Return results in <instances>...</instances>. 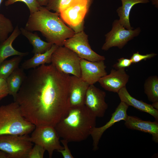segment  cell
<instances>
[{"instance_id": "cell-8", "label": "cell", "mask_w": 158, "mask_h": 158, "mask_svg": "<svg viewBox=\"0 0 158 158\" xmlns=\"http://www.w3.org/2000/svg\"><path fill=\"white\" fill-rule=\"evenodd\" d=\"M30 139L35 144L43 147L47 152L49 157H52L55 150L63 149L60 144V137L54 127L44 126H35Z\"/></svg>"}, {"instance_id": "cell-4", "label": "cell", "mask_w": 158, "mask_h": 158, "mask_svg": "<svg viewBox=\"0 0 158 158\" xmlns=\"http://www.w3.org/2000/svg\"><path fill=\"white\" fill-rule=\"evenodd\" d=\"M35 127L24 117L16 102L0 106V135H28Z\"/></svg>"}, {"instance_id": "cell-23", "label": "cell", "mask_w": 158, "mask_h": 158, "mask_svg": "<svg viewBox=\"0 0 158 158\" xmlns=\"http://www.w3.org/2000/svg\"><path fill=\"white\" fill-rule=\"evenodd\" d=\"M144 91L148 99L152 103L158 102V77L156 75L149 77L145 80Z\"/></svg>"}, {"instance_id": "cell-12", "label": "cell", "mask_w": 158, "mask_h": 158, "mask_svg": "<svg viewBox=\"0 0 158 158\" xmlns=\"http://www.w3.org/2000/svg\"><path fill=\"white\" fill-rule=\"evenodd\" d=\"M80 78L90 85L94 84L107 74L104 61H91L81 59Z\"/></svg>"}, {"instance_id": "cell-22", "label": "cell", "mask_w": 158, "mask_h": 158, "mask_svg": "<svg viewBox=\"0 0 158 158\" xmlns=\"http://www.w3.org/2000/svg\"><path fill=\"white\" fill-rule=\"evenodd\" d=\"M21 34L27 38L33 47L34 54L42 53L50 48L53 44L42 40L36 33H33L25 28H20Z\"/></svg>"}, {"instance_id": "cell-6", "label": "cell", "mask_w": 158, "mask_h": 158, "mask_svg": "<svg viewBox=\"0 0 158 158\" xmlns=\"http://www.w3.org/2000/svg\"><path fill=\"white\" fill-rule=\"evenodd\" d=\"M81 59L73 51L63 46H58L53 52L51 64L59 71L80 78Z\"/></svg>"}, {"instance_id": "cell-27", "label": "cell", "mask_w": 158, "mask_h": 158, "mask_svg": "<svg viewBox=\"0 0 158 158\" xmlns=\"http://www.w3.org/2000/svg\"><path fill=\"white\" fill-rule=\"evenodd\" d=\"M17 2H22L25 4L29 9L30 13L37 11L41 7L36 0H7L5 5L7 6Z\"/></svg>"}, {"instance_id": "cell-31", "label": "cell", "mask_w": 158, "mask_h": 158, "mask_svg": "<svg viewBox=\"0 0 158 158\" xmlns=\"http://www.w3.org/2000/svg\"><path fill=\"white\" fill-rule=\"evenodd\" d=\"M118 62L113 66V67L115 69L125 68L130 66L132 64L130 59L121 58L118 59Z\"/></svg>"}, {"instance_id": "cell-5", "label": "cell", "mask_w": 158, "mask_h": 158, "mask_svg": "<svg viewBox=\"0 0 158 158\" xmlns=\"http://www.w3.org/2000/svg\"><path fill=\"white\" fill-rule=\"evenodd\" d=\"M93 0H71L59 14L64 22L75 33L83 31L84 19Z\"/></svg>"}, {"instance_id": "cell-7", "label": "cell", "mask_w": 158, "mask_h": 158, "mask_svg": "<svg viewBox=\"0 0 158 158\" xmlns=\"http://www.w3.org/2000/svg\"><path fill=\"white\" fill-rule=\"evenodd\" d=\"M32 147L28 135H0V150L7 153L9 158H27Z\"/></svg>"}, {"instance_id": "cell-14", "label": "cell", "mask_w": 158, "mask_h": 158, "mask_svg": "<svg viewBox=\"0 0 158 158\" xmlns=\"http://www.w3.org/2000/svg\"><path fill=\"white\" fill-rule=\"evenodd\" d=\"M129 78V76L125 68L112 69L109 74L101 78L98 82L106 90L117 93L121 88L126 86Z\"/></svg>"}, {"instance_id": "cell-26", "label": "cell", "mask_w": 158, "mask_h": 158, "mask_svg": "<svg viewBox=\"0 0 158 158\" xmlns=\"http://www.w3.org/2000/svg\"><path fill=\"white\" fill-rule=\"evenodd\" d=\"M71 0H49L45 7L59 14L70 3Z\"/></svg>"}, {"instance_id": "cell-10", "label": "cell", "mask_w": 158, "mask_h": 158, "mask_svg": "<svg viewBox=\"0 0 158 158\" xmlns=\"http://www.w3.org/2000/svg\"><path fill=\"white\" fill-rule=\"evenodd\" d=\"M141 30L139 27L133 30L126 29L119 23L115 20L111 30L105 35V40L102 49L107 51L113 47L122 49L129 41L138 35Z\"/></svg>"}, {"instance_id": "cell-36", "label": "cell", "mask_w": 158, "mask_h": 158, "mask_svg": "<svg viewBox=\"0 0 158 158\" xmlns=\"http://www.w3.org/2000/svg\"><path fill=\"white\" fill-rule=\"evenodd\" d=\"M4 0H0V6Z\"/></svg>"}, {"instance_id": "cell-17", "label": "cell", "mask_w": 158, "mask_h": 158, "mask_svg": "<svg viewBox=\"0 0 158 158\" xmlns=\"http://www.w3.org/2000/svg\"><path fill=\"white\" fill-rule=\"evenodd\" d=\"M117 93L121 102L139 111L150 114L154 118L155 121H158V110L154 108L151 104L133 97L128 92L126 86L121 88Z\"/></svg>"}, {"instance_id": "cell-34", "label": "cell", "mask_w": 158, "mask_h": 158, "mask_svg": "<svg viewBox=\"0 0 158 158\" xmlns=\"http://www.w3.org/2000/svg\"><path fill=\"white\" fill-rule=\"evenodd\" d=\"M0 158H9V157L7 153L0 150Z\"/></svg>"}, {"instance_id": "cell-35", "label": "cell", "mask_w": 158, "mask_h": 158, "mask_svg": "<svg viewBox=\"0 0 158 158\" xmlns=\"http://www.w3.org/2000/svg\"><path fill=\"white\" fill-rule=\"evenodd\" d=\"M151 105L154 108L158 110V102L153 103Z\"/></svg>"}, {"instance_id": "cell-11", "label": "cell", "mask_w": 158, "mask_h": 158, "mask_svg": "<svg viewBox=\"0 0 158 158\" xmlns=\"http://www.w3.org/2000/svg\"><path fill=\"white\" fill-rule=\"evenodd\" d=\"M106 93L95 86L90 85L87 90L84 105L96 118L103 117L108 108L105 102Z\"/></svg>"}, {"instance_id": "cell-9", "label": "cell", "mask_w": 158, "mask_h": 158, "mask_svg": "<svg viewBox=\"0 0 158 158\" xmlns=\"http://www.w3.org/2000/svg\"><path fill=\"white\" fill-rule=\"evenodd\" d=\"M63 46L75 52L81 59L91 61H104L105 58L92 50L89 44L88 36L82 31L74 34L64 42Z\"/></svg>"}, {"instance_id": "cell-20", "label": "cell", "mask_w": 158, "mask_h": 158, "mask_svg": "<svg viewBox=\"0 0 158 158\" xmlns=\"http://www.w3.org/2000/svg\"><path fill=\"white\" fill-rule=\"evenodd\" d=\"M58 46L53 44L50 48L45 52L35 54L33 57L22 63L21 68L24 70H27L34 68L46 63H51L52 55Z\"/></svg>"}, {"instance_id": "cell-21", "label": "cell", "mask_w": 158, "mask_h": 158, "mask_svg": "<svg viewBox=\"0 0 158 158\" xmlns=\"http://www.w3.org/2000/svg\"><path fill=\"white\" fill-rule=\"evenodd\" d=\"M24 70L21 67H18L6 80L9 95H12L14 99L26 77Z\"/></svg>"}, {"instance_id": "cell-25", "label": "cell", "mask_w": 158, "mask_h": 158, "mask_svg": "<svg viewBox=\"0 0 158 158\" xmlns=\"http://www.w3.org/2000/svg\"><path fill=\"white\" fill-rule=\"evenodd\" d=\"M14 29L11 20L0 13V44L8 38L9 34L12 33Z\"/></svg>"}, {"instance_id": "cell-24", "label": "cell", "mask_w": 158, "mask_h": 158, "mask_svg": "<svg viewBox=\"0 0 158 158\" xmlns=\"http://www.w3.org/2000/svg\"><path fill=\"white\" fill-rule=\"evenodd\" d=\"M23 56H16L8 60H5L0 64V78L6 80L10 75L17 68Z\"/></svg>"}, {"instance_id": "cell-1", "label": "cell", "mask_w": 158, "mask_h": 158, "mask_svg": "<svg viewBox=\"0 0 158 158\" xmlns=\"http://www.w3.org/2000/svg\"><path fill=\"white\" fill-rule=\"evenodd\" d=\"M70 78L51 64L29 71L14 99L26 119L35 126L54 127L70 108Z\"/></svg>"}, {"instance_id": "cell-28", "label": "cell", "mask_w": 158, "mask_h": 158, "mask_svg": "<svg viewBox=\"0 0 158 158\" xmlns=\"http://www.w3.org/2000/svg\"><path fill=\"white\" fill-rule=\"evenodd\" d=\"M45 151L41 146L35 144L29 152L27 158H43Z\"/></svg>"}, {"instance_id": "cell-3", "label": "cell", "mask_w": 158, "mask_h": 158, "mask_svg": "<svg viewBox=\"0 0 158 158\" xmlns=\"http://www.w3.org/2000/svg\"><path fill=\"white\" fill-rule=\"evenodd\" d=\"M96 117L84 105L70 107L66 115L54 128L60 138L69 142H79L90 135L96 126Z\"/></svg>"}, {"instance_id": "cell-15", "label": "cell", "mask_w": 158, "mask_h": 158, "mask_svg": "<svg viewBox=\"0 0 158 158\" xmlns=\"http://www.w3.org/2000/svg\"><path fill=\"white\" fill-rule=\"evenodd\" d=\"M90 85L80 78L70 76L69 85V101L70 107L84 105L85 94Z\"/></svg>"}, {"instance_id": "cell-19", "label": "cell", "mask_w": 158, "mask_h": 158, "mask_svg": "<svg viewBox=\"0 0 158 158\" xmlns=\"http://www.w3.org/2000/svg\"><path fill=\"white\" fill-rule=\"evenodd\" d=\"M122 6L119 7L116 12L119 17L120 23L124 28L128 30H132L133 28L130 25L129 21V15L132 7L135 5L139 4H146L149 2V0H121Z\"/></svg>"}, {"instance_id": "cell-16", "label": "cell", "mask_w": 158, "mask_h": 158, "mask_svg": "<svg viewBox=\"0 0 158 158\" xmlns=\"http://www.w3.org/2000/svg\"><path fill=\"white\" fill-rule=\"evenodd\" d=\"M124 121L127 128L148 133L152 135L153 141L158 142V121H144L137 117L128 115Z\"/></svg>"}, {"instance_id": "cell-30", "label": "cell", "mask_w": 158, "mask_h": 158, "mask_svg": "<svg viewBox=\"0 0 158 158\" xmlns=\"http://www.w3.org/2000/svg\"><path fill=\"white\" fill-rule=\"evenodd\" d=\"M61 142L63 145V149L57 151L61 153L63 158H73L74 157L71 153L68 146V142L63 139L60 140Z\"/></svg>"}, {"instance_id": "cell-32", "label": "cell", "mask_w": 158, "mask_h": 158, "mask_svg": "<svg viewBox=\"0 0 158 158\" xmlns=\"http://www.w3.org/2000/svg\"><path fill=\"white\" fill-rule=\"evenodd\" d=\"M9 95L6 80L0 78V100Z\"/></svg>"}, {"instance_id": "cell-33", "label": "cell", "mask_w": 158, "mask_h": 158, "mask_svg": "<svg viewBox=\"0 0 158 158\" xmlns=\"http://www.w3.org/2000/svg\"><path fill=\"white\" fill-rule=\"evenodd\" d=\"M38 4L41 6H46L49 0H36Z\"/></svg>"}, {"instance_id": "cell-2", "label": "cell", "mask_w": 158, "mask_h": 158, "mask_svg": "<svg viewBox=\"0 0 158 158\" xmlns=\"http://www.w3.org/2000/svg\"><path fill=\"white\" fill-rule=\"evenodd\" d=\"M25 28L31 32H40L47 42L58 46H63L65 41L75 33L65 24L59 13L43 6L30 13Z\"/></svg>"}, {"instance_id": "cell-18", "label": "cell", "mask_w": 158, "mask_h": 158, "mask_svg": "<svg viewBox=\"0 0 158 158\" xmlns=\"http://www.w3.org/2000/svg\"><path fill=\"white\" fill-rule=\"evenodd\" d=\"M21 34L18 25H17L11 35L3 42L0 44V64L7 58L13 56H24L28 54V52H21L15 49L12 46L15 40Z\"/></svg>"}, {"instance_id": "cell-29", "label": "cell", "mask_w": 158, "mask_h": 158, "mask_svg": "<svg viewBox=\"0 0 158 158\" xmlns=\"http://www.w3.org/2000/svg\"><path fill=\"white\" fill-rule=\"evenodd\" d=\"M157 54L154 53L147 54L145 55L140 54L138 52L134 53L130 58L132 63H138L142 60H146L154 57Z\"/></svg>"}, {"instance_id": "cell-13", "label": "cell", "mask_w": 158, "mask_h": 158, "mask_svg": "<svg viewBox=\"0 0 158 158\" xmlns=\"http://www.w3.org/2000/svg\"><path fill=\"white\" fill-rule=\"evenodd\" d=\"M129 106L125 102L121 101L108 122L102 126L95 127L93 128L90 134L93 141V150L96 151L98 149L100 140L106 130L116 123L122 120L125 121L126 119L128 116L127 111Z\"/></svg>"}]
</instances>
